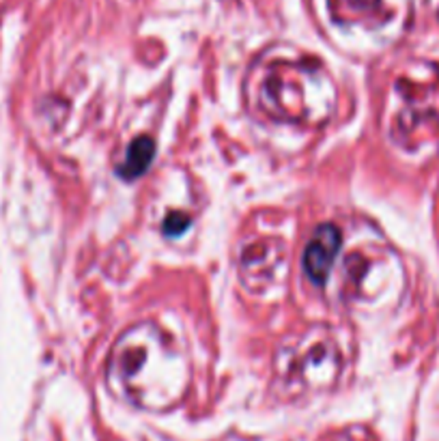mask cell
Returning <instances> with one entry per match:
<instances>
[{
    "instance_id": "cell-1",
    "label": "cell",
    "mask_w": 439,
    "mask_h": 441,
    "mask_svg": "<svg viewBox=\"0 0 439 441\" xmlns=\"http://www.w3.org/2000/svg\"><path fill=\"white\" fill-rule=\"evenodd\" d=\"M341 250V233L336 227H319L304 252V269L314 285H323L334 265V258Z\"/></svg>"
},
{
    "instance_id": "cell-3",
    "label": "cell",
    "mask_w": 439,
    "mask_h": 441,
    "mask_svg": "<svg viewBox=\"0 0 439 441\" xmlns=\"http://www.w3.org/2000/svg\"><path fill=\"white\" fill-rule=\"evenodd\" d=\"M188 224H190L188 215H183V213H171L166 217V222H164V233L171 235V237H177V235H181L188 229Z\"/></svg>"
},
{
    "instance_id": "cell-2",
    "label": "cell",
    "mask_w": 439,
    "mask_h": 441,
    "mask_svg": "<svg viewBox=\"0 0 439 441\" xmlns=\"http://www.w3.org/2000/svg\"><path fill=\"white\" fill-rule=\"evenodd\" d=\"M153 153H155V142L149 136H138L127 147L125 159L119 166V175L123 179H136V177L144 175L149 164L153 161Z\"/></svg>"
}]
</instances>
